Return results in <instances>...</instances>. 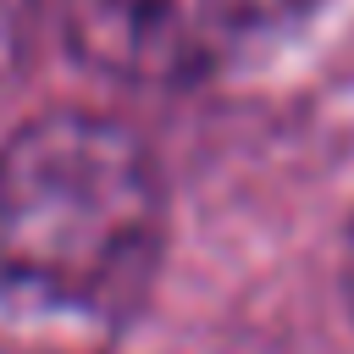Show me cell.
Instances as JSON below:
<instances>
[{
    "label": "cell",
    "instance_id": "6da1fadb",
    "mask_svg": "<svg viewBox=\"0 0 354 354\" xmlns=\"http://www.w3.org/2000/svg\"><path fill=\"white\" fill-rule=\"evenodd\" d=\"M166 254V188L144 138L50 111L0 144V354H111Z\"/></svg>",
    "mask_w": 354,
    "mask_h": 354
},
{
    "label": "cell",
    "instance_id": "7a4b0ae2",
    "mask_svg": "<svg viewBox=\"0 0 354 354\" xmlns=\"http://www.w3.org/2000/svg\"><path fill=\"white\" fill-rule=\"evenodd\" d=\"M315 0H66L77 44L127 77L188 83L238 61Z\"/></svg>",
    "mask_w": 354,
    "mask_h": 354
},
{
    "label": "cell",
    "instance_id": "3957f363",
    "mask_svg": "<svg viewBox=\"0 0 354 354\" xmlns=\"http://www.w3.org/2000/svg\"><path fill=\"white\" fill-rule=\"evenodd\" d=\"M343 299H348V310H354V227H348V238H343Z\"/></svg>",
    "mask_w": 354,
    "mask_h": 354
}]
</instances>
